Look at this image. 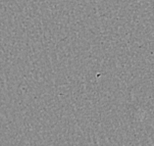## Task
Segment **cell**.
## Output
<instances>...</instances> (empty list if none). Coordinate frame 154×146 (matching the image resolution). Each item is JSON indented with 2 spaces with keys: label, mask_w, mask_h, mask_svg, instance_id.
<instances>
[]
</instances>
